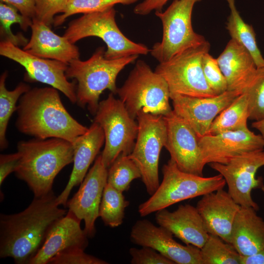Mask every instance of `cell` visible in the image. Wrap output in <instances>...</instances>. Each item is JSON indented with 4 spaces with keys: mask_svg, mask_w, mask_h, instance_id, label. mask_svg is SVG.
Segmentation results:
<instances>
[{
    "mask_svg": "<svg viewBox=\"0 0 264 264\" xmlns=\"http://www.w3.org/2000/svg\"><path fill=\"white\" fill-rule=\"evenodd\" d=\"M52 191L34 197L23 211L0 216V257L12 258L17 264H29L45 241L53 225L64 217Z\"/></svg>",
    "mask_w": 264,
    "mask_h": 264,
    "instance_id": "cell-1",
    "label": "cell"
},
{
    "mask_svg": "<svg viewBox=\"0 0 264 264\" xmlns=\"http://www.w3.org/2000/svg\"><path fill=\"white\" fill-rule=\"evenodd\" d=\"M19 101L15 125L23 134L40 139L61 138L72 144L88 129L67 111L55 88H30Z\"/></svg>",
    "mask_w": 264,
    "mask_h": 264,
    "instance_id": "cell-2",
    "label": "cell"
},
{
    "mask_svg": "<svg viewBox=\"0 0 264 264\" xmlns=\"http://www.w3.org/2000/svg\"><path fill=\"white\" fill-rule=\"evenodd\" d=\"M17 152L20 159L15 173L26 183L34 197L52 191L55 177L73 161L72 143L61 138L21 141L17 144Z\"/></svg>",
    "mask_w": 264,
    "mask_h": 264,
    "instance_id": "cell-3",
    "label": "cell"
},
{
    "mask_svg": "<svg viewBox=\"0 0 264 264\" xmlns=\"http://www.w3.org/2000/svg\"><path fill=\"white\" fill-rule=\"evenodd\" d=\"M103 46L97 48L86 61L75 59L68 64L66 75L68 79L77 82L76 92L77 104L87 107L95 115L99 106L100 95L105 89L117 94L116 78L127 65L133 63L138 55H134L116 59L105 57Z\"/></svg>",
    "mask_w": 264,
    "mask_h": 264,
    "instance_id": "cell-4",
    "label": "cell"
},
{
    "mask_svg": "<svg viewBox=\"0 0 264 264\" xmlns=\"http://www.w3.org/2000/svg\"><path fill=\"white\" fill-rule=\"evenodd\" d=\"M163 179L155 192L138 206L141 217L176 204L222 189L226 182L220 174L204 177L180 170L171 159L162 168Z\"/></svg>",
    "mask_w": 264,
    "mask_h": 264,
    "instance_id": "cell-5",
    "label": "cell"
},
{
    "mask_svg": "<svg viewBox=\"0 0 264 264\" xmlns=\"http://www.w3.org/2000/svg\"><path fill=\"white\" fill-rule=\"evenodd\" d=\"M117 94L131 117L135 119L141 111L165 116L173 110L170 93L165 79L139 60Z\"/></svg>",
    "mask_w": 264,
    "mask_h": 264,
    "instance_id": "cell-6",
    "label": "cell"
},
{
    "mask_svg": "<svg viewBox=\"0 0 264 264\" xmlns=\"http://www.w3.org/2000/svg\"><path fill=\"white\" fill-rule=\"evenodd\" d=\"M115 15L113 7L84 14L68 23L63 36L72 44L89 37L101 39L107 47L104 56L108 59L148 54L150 49L146 45L135 43L123 34L117 26Z\"/></svg>",
    "mask_w": 264,
    "mask_h": 264,
    "instance_id": "cell-7",
    "label": "cell"
},
{
    "mask_svg": "<svg viewBox=\"0 0 264 264\" xmlns=\"http://www.w3.org/2000/svg\"><path fill=\"white\" fill-rule=\"evenodd\" d=\"M201 0H174L164 11H155L162 22V37L150 52L159 63L167 61L176 54L206 41L194 31L192 24L194 6Z\"/></svg>",
    "mask_w": 264,
    "mask_h": 264,
    "instance_id": "cell-8",
    "label": "cell"
},
{
    "mask_svg": "<svg viewBox=\"0 0 264 264\" xmlns=\"http://www.w3.org/2000/svg\"><path fill=\"white\" fill-rule=\"evenodd\" d=\"M110 92L99 102L94 122L102 128L105 146L101 154L103 163L109 168L120 155H129L136 139L138 126L130 115L124 103Z\"/></svg>",
    "mask_w": 264,
    "mask_h": 264,
    "instance_id": "cell-9",
    "label": "cell"
},
{
    "mask_svg": "<svg viewBox=\"0 0 264 264\" xmlns=\"http://www.w3.org/2000/svg\"><path fill=\"white\" fill-rule=\"evenodd\" d=\"M210 48V44L206 41L176 54L167 61L159 63L154 71L167 82L170 96L179 94L202 97L217 95L208 86L202 67L203 57Z\"/></svg>",
    "mask_w": 264,
    "mask_h": 264,
    "instance_id": "cell-10",
    "label": "cell"
},
{
    "mask_svg": "<svg viewBox=\"0 0 264 264\" xmlns=\"http://www.w3.org/2000/svg\"><path fill=\"white\" fill-rule=\"evenodd\" d=\"M138 131L134 147L128 155L139 168L147 192L152 195L160 183L158 164L161 150L167 140L164 116L140 111L136 117Z\"/></svg>",
    "mask_w": 264,
    "mask_h": 264,
    "instance_id": "cell-11",
    "label": "cell"
},
{
    "mask_svg": "<svg viewBox=\"0 0 264 264\" xmlns=\"http://www.w3.org/2000/svg\"><path fill=\"white\" fill-rule=\"evenodd\" d=\"M209 166L223 176L227 192L237 203L259 210V206L253 199L251 192L263 185L262 180L256 178V174L264 166V149L244 153L226 164L211 163Z\"/></svg>",
    "mask_w": 264,
    "mask_h": 264,
    "instance_id": "cell-12",
    "label": "cell"
},
{
    "mask_svg": "<svg viewBox=\"0 0 264 264\" xmlns=\"http://www.w3.org/2000/svg\"><path fill=\"white\" fill-rule=\"evenodd\" d=\"M0 54L22 66L26 71L25 80L50 85L72 103L77 102L75 83L68 81L66 75L68 64L32 55L7 40L0 43Z\"/></svg>",
    "mask_w": 264,
    "mask_h": 264,
    "instance_id": "cell-13",
    "label": "cell"
},
{
    "mask_svg": "<svg viewBox=\"0 0 264 264\" xmlns=\"http://www.w3.org/2000/svg\"><path fill=\"white\" fill-rule=\"evenodd\" d=\"M167 127L165 148L170 159L182 172L203 176L205 165L199 145V137L194 130L172 110L163 116Z\"/></svg>",
    "mask_w": 264,
    "mask_h": 264,
    "instance_id": "cell-14",
    "label": "cell"
},
{
    "mask_svg": "<svg viewBox=\"0 0 264 264\" xmlns=\"http://www.w3.org/2000/svg\"><path fill=\"white\" fill-rule=\"evenodd\" d=\"M238 91H229L211 97H192L179 94L170 96L173 110L183 119L198 137L208 135L215 118L239 95Z\"/></svg>",
    "mask_w": 264,
    "mask_h": 264,
    "instance_id": "cell-15",
    "label": "cell"
},
{
    "mask_svg": "<svg viewBox=\"0 0 264 264\" xmlns=\"http://www.w3.org/2000/svg\"><path fill=\"white\" fill-rule=\"evenodd\" d=\"M108 171L101 154L98 155L79 190L67 200L66 206L79 219L84 220V230L88 238L93 237L96 233L95 223L99 217L102 194L107 183Z\"/></svg>",
    "mask_w": 264,
    "mask_h": 264,
    "instance_id": "cell-16",
    "label": "cell"
},
{
    "mask_svg": "<svg viewBox=\"0 0 264 264\" xmlns=\"http://www.w3.org/2000/svg\"><path fill=\"white\" fill-rule=\"evenodd\" d=\"M130 238L137 245L154 249L175 264H203L200 248L178 243L169 231L147 220L136 221L132 228Z\"/></svg>",
    "mask_w": 264,
    "mask_h": 264,
    "instance_id": "cell-17",
    "label": "cell"
},
{
    "mask_svg": "<svg viewBox=\"0 0 264 264\" xmlns=\"http://www.w3.org/2000/svg\"><path fill=\"white\" fill-rule=\"evenodd\" d=\"M203 162L226 164L232 158L245 152L263 150L264 142L261 134L248 128L199 137Z\"/></svg>",
    "mask_w": 264,
    "mask_h": 264,
    "instance_id": "cell-18",
    "label": "cell"
},
{
    "mask_svg": "<svg viewBox=\"0 0 264 264\" xmlns=\"http://www.w3.org/2000/svg\"><path fill=\"white\" fill-rule=\"evenodd\" d=\"M196 207L209 234L231 243L232 227L241 206L222 189L202 196Z\"/></svg>",
    "mask_w": 264,
    "mask_h": 264,
    "instance_id": "cell-19",
    "label": "cell"
},
{
    "mask_svg": "<svg viewBox=\"0 0 264 264\" xmlns=\"http://www.w3.org/2000/svg\"><path fill=\"white\" fill-rule=\"evenodd\" d=\"M81 221L68 210L51 227L41 248L28 264H48L53 257L67 249L78 247L85 250L88 244V237L82 229Z\"/></svg>",
    "mask_w": 264,
    "mask_h": 264,
    "instance_id": "cell-20",
    "label": "cell"
},
{
    "mask_svg": "<svg viewBox=\"0 0 264 264\" xmlns=\"http://www.w3.org/2000/svg\"><path fill=\"white\" fill-rule=\"evenodd\" d=\"M155 213V219L158 225L167 229L186 244L201 248L209 237L196 207L181 204L172 212L164 208Z\"/></svg>",
    "mask_w": 264,
    "mask_h": 264,
    "instance_id": "cell-21",
    "label": "cell"
},
{
    "mask_svg": "<svg viewBox=\"0 0 264 264\" xmlns=\"http://www.w3.org/2000/svg\"><path fill=\"white\" fill-rule=\"evenodd\" d=\"M105 142L102 127L94 122L84 134L72 144L73 147V167L68 182L61 194L57 197L59 205L66 206L68 197L74 187L84 180L88 170Z\"/></svg>",
    "mask_w": 264,
    "mask_h": 264,
    "instance_id": "cell-22",
    "label": "cell"
},
{
    "mask_svg": "<svg viewBox=\"0 0 264 264\" xmlns=\"http://www.w3.org/2000/svg\"><path fill=\"white\" fill-rule=\"evenodd\" d=\"M217 60L226 79L229 91L243 93L253 81L258 71L249 51L231 39Z\"/></svg>",
    "mask_w": 264,
    "mask_h": 264,
    "instance_id": "cell-23",
    "label": "cell"
},
{
    "mask_svg": "<svg viewBox=\"0 0 264 264\" xmlns=\"http://www.w3.org/2000/svg\"><path fill=\"white\" fill-rule=\"evenodd\" d=\"M30 39L23 46L26 52L36 56L68 64L79 59L78 47L64 36L55 34L44 23L32 19Z\"/></svg>",
    "mask_w": 264,
    "mask_h": 264,
    "instance_id": "cell-24",
    "label": "cell"
},
{
    "mask_svg": "<svg viewBox=\"0 0 264 264\" xmlns=\"http://www.w3.org/2000/svg\"><path fill=\"white\" fill-rule=\"evenodd\" d=\"M257 211L241 206L231 232V243L242 256L253 255L264 248V220Z\"/></svg>",
    "mask_w": 264,
    "mask_h": 264,
    "instance_id": "cell-25",
    "label": "cell"
},
{
    "mask_svg": "<svg viewBox=\"0 0 264 264\" xmlns=\"http://www.w3.org/2000/svg\"><path fill=\"white\" fill-rule=\"evenodd\" d=\"M230 9L226 29L233 39L243 46L252 56L258 68L264 67L263 58L256 43L253 27L245 22L236 6L235 0H225Z\"/></svg>",
    "mask_w": 264,
    "mask_h": 264,
    "instance_id": "cell-26",
    "label": "cell"
},
{
    "mask_svg": "<svg viewBox=\"0 0 264 264\" xmlns=\"http://www.w3.org/2000/svg\"><path fill=\"white\" fill-rule=\"evenodd\" d=\"M248 99L245 91L215 118L210 126L209 134L216 135L245 129L248 128Z\"/></svg>",
    "mask_w": 264,
    "mask_h": 264,
    "instance_id": "cell-27",
    "label": "cell"
},
{
    "mask_svg": "<svg viewBox=\"0 0 264 264\" xmlns=\"http://www.w3.org/2000/svg\"><path fill=\"white\" fill-rule=\"evenodd\" d=\"M7 71L0 77V148L1 150L8 146L6 134L7 125L13 113L17 110L18 100L31 88L23 82L19 83L12 90H8L6 87Z\"/></svg>",
    "mask_w": 264,
    "mask_h": 264,
    "instance_id": "cell-28",
    "label": "cell"
},
{
    "mask_svg": "<svg viewBox=\"0 0 264 264\" xmlns=\"http://www.w3.org/2000/svg\"><path fill=\"white\" fill-rule=\"evenodd\" d=\"M129 205L122 192L108 182L103 190L99 210L100 217L106 225L116 227L123 222L125 211Z\"/></svg>",
    "mask_w": 264,
    "mask_h": 264,
    "instance_id": "cell-29",
    "label": "cell"
},
{
    "mask_svg": "<svg viewBox=\"0 0 264 264\" xmlns=\"http://www.w3.org/2000/svg\"><path fill=\"white\" fill-rule=\"evenodd\" d=\"M200 251L203 264H241V255L233 245L216 235L209 234Z\"/></svg>",
    "mask_w": 264,
    "mask_h": 264,
    "instance_id": "cell-30",
    "label": "cell"
},
{
    "mask_svg": "<svg viewBox=\"0 0 264 264\" xmlns=\"http://www.w3.org/2000/svg\"><path fill=\"white\" fill-rule=\"evenodd\" d=\"M141 178V172L128 155L120 154L109 168L107 182L121 192L128 190L132 180Z\"/></svg>",
    "mask_w": 264,
    "mask_h": 264,
    "instance_id": "cell-31",
    "label": "cell"
},
{
    "mask_svg": "<svg viewBox=\"0 0 264 264\" xmlns=\"http://www.w3.org/2000/svg\"><path fill=\"white\" fill-rule=\"evenodd\" d=\"M139 0H68L62 14L54 18L53 25H62L66 19L76 14L99 12L113 7L117 4L130 5Z\"/></svg>",
    "mask_w": 264,
    "mask_h": 264,
    "instance_id": "cell-32",
    "label": "cell"
},
{
    "mask_svg": "<svg viewBox=\"0 0 264 264\" xmlns=\"http://www.w3.org/2000/svg\"><path fill=\"white\" fill-rule=\"evenodd\" d=\"M13 6L0 1V33L5 37V40L14 44L24 46L28 42L27 39L20 34H14L11 30V26L13 24L18 23L23 30L26 31L29 27H30L32 20L24 17Z\"/></svg>",
    "mask_w": 264,
    "mask_h": 264,
    "instance_id": "cell-33",
    "label": "cell"
},
{
    "mask_svg": "<svg viewBox=\"0 0 264 264\" xmlns=\"http://www.w3.org/2000/svg\"><path fill=\"white\" fill-rule=\"evenodd\" d=\"M245 91L248 95L249 119L255 121L264 118V67L258 68L255 78Z\"/></svg>",
    "mask_w": 264,
    "mask_h": 264,
    "instance_id": "cell-34",
    "label": "cell"
},
{
    "mask_svg": "<svg viewBox=\"0 0 264 264\" xmlns=\"http://www.w3.org/2000/svg\"><path fill=\"white\" fill-rule=\"evenodd\" d=\"M202 67L205 80L216 95L221 94L228 90L226 79L218 61L209 52L206 53L203 57Z\"/></svg>",
    "mask_w": 264,
    "mask_h": 264,
    "instance_id": "cell-35",
    "label": "cell"
},
{
    "mask_svg": "<svg viewBox=\"0 0 264 264\" xmlns=\"http://www.w3.org/2000/svg\"><path fill=\"white\" fill-rule=\"evenodd\" d=\"M51 264H107L105 261L88 254L78 247L65 250L53 257L48 262Z\"/></svg>",
    "mask_w": 264,
    "mask_h": 264,
    "instance_id": "cell-36",
    "label": "cell"
},
{
    "mask_svg": "<svg viewBox=\"0 0 264 264\" xmlns=\"http://www.w3.org/2000/svg\"><path fill=\"white\" fill-rule=\"evenodd\" d=\"M68 0H35L37 20L49 27L53 24L56 14L62 13Z\"/></svg>",
    "mask_w": 264,
    "mask_h": 264,
    "instance_id": "cell-37",
    "label": "cell"
},
{
    "mask_svg": "<svg viewBox=\"0 0 264 264\" xmlns=\"http://www.w3.org/2000/svg\"><path fill=\"white\" fill-rule=\"evenodd\" d=\"M132 264H175L154 249L146 246L141 248L132 247L129 250Z\"/></svg>",
    "mask_w": 264,
    "mask_h": 264,
    "instance_id": "cell-38",
    "label": "cell"
},
{
    "mask_svg": "<svg viewBox=\"0 0 264 264\" xmlns=\"http://www.w3.org/2000/svg\"><path fill=\"white\" fill-rule=\"evenodd\" d=\"M20 159L19 153L2 154L0 155V185L11 173L15 172Z\"/></svg>",
    "mask_w": 264,
    "mask_h": 264,
    "instance_id": "cell-39",
    "label": "cell"
},
{
    "mask_svg": "<svg viewBox=\"0 0 264 264\" xmlns=\"http://www.w3.org/2000/svg\"><path fill=\"white\" fill-rule=\"evenodd\" d=\"M0 1L13 6L26 18L31 20L35 18V0H0Z\"/></svg>",
    "mask_w": 264,
    "mask_h": 264,
    "instance_id": "cell-40",
    "label": "cell"
},
{
    "mask_svg": "<svg viewBox=\"0 0 264 264\" xmlns=\"http://www.w3.org/2000/svg\"><path fill=\"white\" fill-rule=\"evenodd\" d=\"M169 0H144L133 9L134 14L146 15L152 11H162V9Z\"/></svg>",
    "mask_w": 264,
    "mask_h": 264,
    "instance_id": "cell-41",
    "label": "cell"
},
{
    "mask_svg": "<svg viewBox=\"0 0 264 264\" xmlns=\"http://www.w3.org/2000/svg\"><path fill=\"white\" fill-rule=\"evenodd\" d=\"M241 264H264V248L252 255L241 256Z\"/></svg>",
    "mask_w": 264,
    "mask_h": 264,
    "instance_id": "cell-42",
    "label": "cell"
},
{
    "mask_svg": "<svg viewBox=\"0 0 264 264\" xmlns=\"http://www.w3.org/2000/svg\"><path fill=\"white\" fill-rule=\"evenodd\" d=\"M252 126L260 132L264 142V118L254 121L252 124Z\"/></svg>",
    "mask_w": 264,
    "mask_h": 264,
    "instance_id": "cell-43",
    "label": "cell"
},
{
    "mask_svg": "<svg viewBox=\"0 0 264 264\" xmlns=\"http://www.w3.org/2000/svg\"><path fill=\"white\" fill-rule=\"evenodd\" d=\"M261 189L264 193V184H263V185L261 187Z\"/></svg>",
    "mask_w": 264,
    "mask_h": 264,
    "instance_id": "cell-44",
    "label": "cell"
}]
</instances>
